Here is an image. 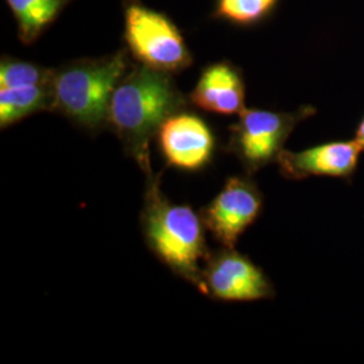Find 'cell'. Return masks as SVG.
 Masks as SVG:
<instances>
[{"label":"cell","mask_w":364,"mask_h":364,"mask_svg":"<svg viewBox=\"0 0 364 364\" xmlns=\"http://www.w3.org/2000/svg\"><path fill=\"white\" fill-rule=\"evenodd\" d=\"M186 105L188 99L178 91L170 73L144 65L130 66L119 81L109 103L108 127L146 178L154 176L150 159L153 138L168 117Z\"/></svg>","instance_id":"obj_1"},{"label":"cell","mask_w":364,"mask_h":364,"mask_svg":"<svg viewBox=\"0 0 364 364\" xmlns=\"http://www.w3.org/2000/svg\"><path fill=\"white\" fill-rule=\"evenodd\" d=\"M144 242L158 259L198 290L201 287L200 260L209 254L205 225L191 205L174 204L161 189V174L146 181L141 213Z\"/></svg>","instance_id":"obj_2"},{"label":"cell","mask_w":364,"mask_h":364,"mask_svg":"<svg viewBox=\"0 0 364 364\" xmlns=\"http://www.w3.org/2000/svg\"><path fill=\"white\" fill-rule=\"evenodd\" d=\"M129 69L126 50L100 58L76 60L54 69L53 111L84 130H103L108 126L112 93Z\"/></svg>","instance_id":"obj_3"},{"label":"cell","mask_w":364,"mask_h":364,"mask_svg":"<svg viewBox=\"0 0 364 364\" xmlns=\"http://www.w3.org/2000/svg\"><path fill=\"white\" fill-rule=\"evenodd\" d=\"M316 114L312 105H304L293 112H275L245 108L230 126L227 151L236 156L247 174L277 162L289 136L299 123Z\"/></svg>","instance_id":"obj_4"},{"label":"cell","mask_w":364,"mask_h":364,"mask_svg":"<svg viewBox=\"0 0 364 364\" xmlns=\"http://www.w3.org/2000/svg\"><path fill=\"white\" fill-rule=\"evenodd\" d=\"M124 39L138 63L150 69L177 73L193 64L178 27L165 14L154 11L138 0L126 1Z\"/></svg>","instance_id":"obj_5"},{"label":"cell","mask_w":364,"mask_h":364,"mask_svg":"<svg viewBox=\"0 0 364 364\" xmlns=\"http://www.w3.org/2000/svg\"><path fill=\"white\" fill-rule=\"evenodd\" d=\"M200 291L218 301L273 299V282L259 266L234 247L209 251L201 269Z\"/></svg>","instance_id":"obj_6"},{"label":"cell","mask_w":364,"mask_h":364,"mask_svg":"<svg viewBox=\"0 0 364 364\" xmlns=\"http://www.w3.org/2000/svg\"><path fill=\"white\" fill-rule=\"evenodd\" d=\"M262 209L263 195L247 174L228 178L220 193L200 215L216 242L223 247H235L239 237L259 218Z\"/></svg>","instance_id":"obj_7"},{"label":"cell","mask_w":364,"mask_h":364,"mask_svg":"<svg viewBox=\"0 0 364 364\" xmlns=\"http://www.w3.org/2000/svg\"><path fill=\"white\" fill-rule=\"evenodd\" d=\"M161 156L168 166L198 171L212 162L216 136L203 117L185 109L168 117L156 132Z\"/></svg>","instance_id":"obj_8"},{"label":"cell","mask_w":364,"mask_h":364,"mask_svg":"<svg viewBox=\"0 0 364 364\" xmlns=\"http://www.w3.org/2000/svg\"><path fill=\"white\" fill-rule=\"evenodd\" d=\"M362 146L353 141H335L301 151L284 149L277 158L279 173L287 180L335 177L351 181L358 169Z\"/></svg>","instance_id":"obj_9"},{"label":"cell","mask_w":364,"mask_h":364,"mask_svg":"<svg viewBox=\"0 0 364 364\" xmlns=\"http://www.w3.org/2000/svg\"><path fill=\"white\" fill-rule=\"evenodd\" d=\"M189 102L207 112L239 115L246 108V84L242 72L227 61L210 64L201 72Z\"/></svg>","instance_id":"obj_10"},{"label":"cell","mask_w":364,"mask_h":364,"mask_svg":"<svg viewBox=\"0 0 364 364\" xmlns=\"http://www.w3.org/2000/svg\"><path fill=\"white\" fill-rule=\"evenodd\" d=\"M41 111H53L52 84L0 90L1 130Z\"/></svg>","instance_id":"obj_11"},{"label":"cell","mask_w":364,"mask_h":364,"mask_svg":"<svg viewBox=\"0 0 364 364\" xmlns=\"http://www.w3.org/2000/svg\"><path fill=\"white\" fill-rule=\"evenodd\" d=\"M11 9L18 37L30 45L49 26L70 0H6Z\"/></svg>","instance_id":"obj_12"},{"label":"cell","mask_w":364,"mask_h":364,"mask_svg":"<svg viewBox=\"0 0 364 364\" xmlns=\"http://www.w3.org/2000/svg\"><path fill=\"white\" fill-rule=\"evenodd\" d=\"M53 73L54 69L11 57H3L0 63V90L48 85L52 84Z\"/></svg>","instance_id":"obj_13"},{"label":"cell","mask_w":364,"mask_h":364,"mask_svg":"<svg viewBox=\"0 0 364 364\" xmlns=\"http://www.w3.org/2000/svg\"><path fill=\"white\" fill-rule=\"evenodd\" d=\"M278 0H218L215 15L237 25L257 23L270 13Z\"/></svg>","instance_id":"obj_14"},{"label":"cell","mask_w":364,"mask_h":364,"mask_svg":"<svg viewBox=\"0 0 364 364\" xmlns=\"http://www.w3.org/2000/svg\"><path fill=\"white\" fill-rule=\"evenodd\" d=\"M355 141H356L358 144L362 146V149H363L364 151V117L363 119L360 120V123H359L358 129H356V134H355Z\"/></svg>","instance_id":"obj_15"}]
</instances>
